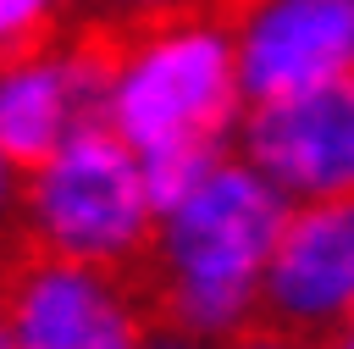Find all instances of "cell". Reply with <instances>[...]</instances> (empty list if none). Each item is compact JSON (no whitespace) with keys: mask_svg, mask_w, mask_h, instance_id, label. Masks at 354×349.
Instances as JSON below:
<instances>
[{"mask_svg":"<svg viewBox=\"0 0 354 349\" xmlns=\"http://www.w3.org/2000/svg\"><path fill=\"white\" fill-rule=\"evenodd\" d=\"M149 216L155 199L144 183V155L116 127L94 122L28 172L17 244L22 255L127 271L155 249Z\"/></svg>","mask_w":354,"mask_h":349,"instance_id":"3957f363","label":"cell"},{"mask_svg":"<svg viewBox=\"0 0 354 349\" xmlns=\"http://www.w3.org/2000/svg\"><path fill=\"white\" fill-rule=\"evenodd\" d=\"M288 227L282 183L260 166L221 161L171 216L155 249L127 266L155 321L188 327L199 338L232 332L260 310L266 266Z\"/></svg>","mask_w":354,"mask_h":349,"instance_id":"6da1fadb","label":"cell"},{"mask_svg":"<svg viewBox=\"0 0 354 349\" xmlns=\"http://www.w3.org/2000/svg\"><path fill=\"white\" fill-rule=\"evenodd\" d=\"M238 89V44L227 39V17L188 6L166 22L122 33L105 89V127H116L138 155L216 144Z\"/></svg>","mask_w":354,"mask_h":349,"instance_id":"7a4b0ae2","label":"cell"},{"mask_svg":"<svg viewBox=\"0 0 354 349\" xmlns=\"http://www.w3.org/2000/svg\"><path fill=\"white\" fill-rule=\"evenodd\" d=\"M221 166L216 144H177V150H160V155H144V183H149V199H155V216H171L210 172Z\"/></svg>","mask_w":354,"mask_h":349,"instance_id":"ba28073f","label":"cell"},{"mask_svg":"<svg viewBox=\"0 0 354 349\" xmlns=\"http://www.w3.org/2000/svg\"><path fill=\"white\" fill-rule=\"evenodd\" d=\"M149 305L127 271L22 255L11 271L6 349H144Z\"/></svg>","mask_w":354,"mask_h":349,"instance_id":"277c9868","label":"cell"},{"mask_svg":"<svg viewBox=\"0 0 354 349\" xmlns=\"http://www.w3.org/2000/svg\"><path fill=\"white\" fill-rule=\"evenodd\" d=\"M232 349H304V338H293V332H277V327H266V321H254Z\"/></svg>","mask_w":354,"mask_h":349,"instance_id":"30bf717a","label":"cell"},{"mask_svg":"<svg viewBox=\"0 0 354 349\" xmlns=\"http://www.w3.org/2000/svg\"><path fill=\"white\" fill-rule=\"evenodd\" d=\"M61 0H0V22H6V50L17 55V50H33V44H44V39H55L61 28H55V11Z\"/></svg>","mask_w":354,"mask_h":349,"instance_id":"9c48e42d","label":"cell"},{"mask_svg":"<svg viewBox=\"0 0 354 349\" xmlns=\"http://www.w3.org/2000/svg\"><path fill=\"white\" fill-rule=\"evenodd\" d=\"M354 72V0H254L238 17V83L254 105Z\"/></svg>","mask_w":354,"mask_h":349,"instance_id":"8992f818","label":"cell"},{"mask_svg":"<svg viewBox=\"0 0 354 349\" xmlns=\"http://www.w3.org/2000/svg\"><path fill=\"white\" fill-rule=\"evenodd\" d=\"M249 155L266 177L293 194H354V72L326 89L254 105Z\"/></svg>","mask_w":354,"mask_h":349,"instance_id":"52a82bcc","label":"cell"},{"mask_svg":"<svg viewBox=\"0 0 354 349\" xmlns=\"http://www.w3.org/2000/svg\"><path fill=\"white\" fill-rule=\"evenodd\" d=\"M199 6H210V11H221V17L232 22V17H243V11L254 6V0H199Z\"/></svg>","mask_w":354,"mask_h":349,"instance_id":"7c38bea8","label":"cell"},{"mask_svg":"<svg viewBox=\"0 0 354 349\" xmlns=\"http://www.w3.org/2000/svg\"><path fill=\"white\" fill-rule=\"evenodd\" d=\"M260 316L277 332L310 338V349L326 327H343L354 316V194L310 199L288 216L266 266Z\"/></svg>","mask_w":354,"mask_h":349,"instance_id":"5b68a950","label":"cell"},{"mask_svg":"<svg viewBox=\"0 0 354 349\" xmlns=\"http://www.w3.org/2000/svg\"><path fill=\"white\" fill-rule=\"evenodd\" d=\"M315 349H354V316H348V321H343V327H337L332 338H321Z\"/></svg>","mask_w":354,"mask_h":349,"instance_id":"8fae6325","label":"cell"}]
</instances>
